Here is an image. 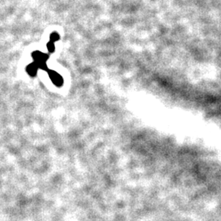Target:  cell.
Returning a JSON list of instances; mask_svg holds the SVG:
<instances>
[{"mask_svg":"<svg viewBox=\"0 0 221 221\" xmlns=\"http://www.w3.org/2000/svg\"><path fill=\"white\" fill-rule=\"evenodd\" d=\"M47 74H48V76L53 83V84L56 85L57 87H61L63 85V78L57 71H53V70H48Z\"/></svg>","mask_w":221,"mask_h":221,"instance_id":"1","label":"cell"},{"mask_svg":"<svg viewBox=\"0 0 221 221\" xmlns=\"http://www.w3.org/2000/svg\"><path fill=\"white\" fill-rule=\"evenodd\" d=\"M38 69H39L38 65L35 62H33L31 64H29L26 66V71L27 73L29 74L30 76H35L37 74V71H38Z\"/></svg>","mask_w":221,"mask_h":221,"instance_id":"2","label":"cell"},{"mask_svg":"<svg viewBox=\"0 0 221 221\" xmlns=\"http://www.w3.org/2000/svg\"><path fill=\"white\" fill-rule=\"evenodd\" d=\"M47 49L50 53H53L54 52V49H55V47H54V44H53V42L50 41V42L47 44Z\"/></svg>","mask_w":221,"mask_h":221,"instance_id":"3","label":"cell"}]
</instances>
